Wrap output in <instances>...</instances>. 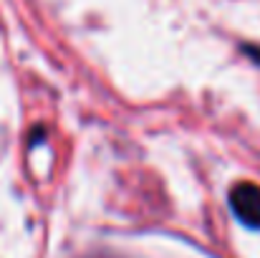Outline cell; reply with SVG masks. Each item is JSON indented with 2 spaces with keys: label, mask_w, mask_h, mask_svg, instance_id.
<instances>
[{
  "label": "cell",
  "mask_w": 260,
  "mask_h": 258,
  "mask_svg": "<svg viewBox=\"0 0 260 258\" xmlns=\"http://www.w3.org/2000/svg\"><path fill=\"white\" fill-rule=\"evenodd\" d=\"M230 208L243 225L260 231V187L255 182H238L230 190Z\"/></svg>",
  "instance_id": "obj_1"
}]
</instances>
